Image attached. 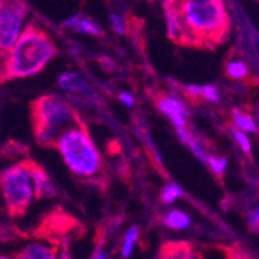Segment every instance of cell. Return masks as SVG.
<instances>
[{"mask_svg": "<svg viewBox=\"0 0 259 259\" xmlns=\"http://www.w3.org/2000/svg\"><path fill=\"white\" fill-rule=\"evenodd\" d=\"M245 222L251 233H259V205H253L251 208H248Z\"/></svg>", "mask_w": 259, "mask_h": 259, "instance_id": "cell-23", "label": "cell"}, {"mask_svg": "<svg viewBox=\"0 0 259 259\" xmlns=\"http://www.w3.org/2000/svg\"><path fill=\"white\" fill-rule=\"evenodd\" d=\"M233 137H234V140H236V143H238V146L241 148V151H242L244 154L250 155V154H251V141H250L248 134L239 131V129H234V131H233Z\"/></svg>", "mask_w": 259, "mask_h": 259, "instance_id": "cell-22", "label": "cell"}, {"mask_svg": "<svg viewBox=\"0 0 259 259\" xmlns=\"http://www.w3.org/2000/svg\"><path fill=\"white\" fill-rule=\"evenodd\" d=\"M161 222L164 227H168L174 231H183V230H188L191 227V216L182 209L172 208L163 214Z\"/></svg>", "mask_w": 259, "mask_h": 259, "instance_id": "cell-13", "label": "cell"}, {"mask_svg": "<svg viewBox=\"0 0 259 259\" xmlns=\"http://www.w3.org/2000/svg\"><path fill=\"white\" fill-rule=\"evenodd\" d=\"M140 238V227L137 225H131L126 231H124V236H123V242H121V257L123 259H129L131 254L135 250V245L138 242Z\"/></svg>", "mask_w": 259, "mask_h": 259, "instance_id": "cell-18", "label": "cell"}, {"mask_svg": "<svg viewBox=\"0 0 259 259\" xmlns=\"http://www.w3.org/2000/svg\"><path fill=\"white\" fill-rule=\"evenodd\" d=\"M186 30V44L214 45L224 40L230 19L222 0H179Z\"/></svg>", "mask_w": 259, "mask_h": 259, "instance_id": "cell-2", "label": "cell"}, {"mask_svg": "<svg viewBox=\"0 0 259 259\" xmlns=\"http://www.w3.org/2000/svg\"><path fill=\"white\" fill-rule=\"evenodd\" d=\"M208 166H209V169L213 171L216 176H222L225 171H227V164H228V161H227V158L225 157H218V155H209L208 157Z\"/></svg>", "mask_w": 259, "mask_h": 259, "instance_id": "cell-21", "label": "cell"}, {"mask_svg": "<svg viewBox=\"0 0 259 259\" xmlns=\"http://www.w3.org/2000/svg\"><path fill=\"white\" fill-rule=\"evenodd\" d=\"M182 196H183V190H182V186L177 185V183H168L161 190V193H160L161 203H164V205L176 203L177 199H180Z\"/></svg>", "mask_w": 259, "mask_h": 259, "instance_id": "cell-20", "label": "cell"}, {"mask_svg": "<svg viewBox=\"0 0 259 259\" xmlns=\"http://www.w3.org/2000/svg\"><path fill=\"white\" fill-rule=\"evenodd\" d=\"M33 123L37 141L45 146H56L67 131L81 124L72 104L58 95L40 97L33 104Z\"/></svg>", "mask_w": 259, "mask_h": 259, "instance_id": "cell-3", "label": "cell"}, {"mask_svg": "<svg viewBox=\"0 0 259 259\" xmlns=\"http://www.w3.org/2000/svg\"><path fill=\"white\" fill-rule=\"evenodd\" d=\"M227 76L234 81H242L248 76V67L244 61L239 59H230L225 67Z\"/></svg>", "mask_w": 259, "mask_h": 259, "instance_id": "cell-19", "label": "cell"}, {"mask_svg": "<svg viewBox=\"0 0 259 259\" xmlns=\"http://www.w3.org/2000/svg\"><path fill=\"white\" fill-rule=\"evenodd\" d=\"M118 100H120L124 106H127V107H134V104H135V100H134V97L131 95L129 92H121L120 95H118Z\"/></svg>", "mask_w": 259, "mask_h": 259, "instance_id": "cell-25", "label": "cell"}, {"mask_svg": "<svg viewBox=\"0 0 259 259\" xmlns=\"http://www.w3.org/2000/svg\"><path fill=\"white\" fill-rule=\"evenodd\" d=\"M0 259H17V257H13V256H2Z\"/></svg>", "mask_w": 259, "mask_h": 259, "instance_id": "cell-27", "label": "cell"}, {"mask_svg": "<svg viewBox=\"0 0 259 259\" xmlns=\"http://www.w3.org/2000/svg\"><path fill=\"white\" fill-rule=\"evenodd\" d=\"M17 259H59V256L55 247L47 242L34 241L27 244L19 251Z\"/></svg>", "mask_w": 259, "mask_h": 259, "instance_id": "cell-9", "label": "cell"}, {"mask_svg": "<svg viewBox=\"0 0 259 259\" xmlns=\"http://www.w3.org/2000/svg\"><path fill=\"white\" fill-rule=\"evenodd\" d=\"M64 27L68 30L78 31V33L90 34V36H103L104 34L100 23H97L95 20H92L85 16H81V14H76V16L65 19Z\"/></svg>", "mask_w": 259, "mask_h": 259, "instance_id": "cell-10", "label": "cell"}, {"mask_svg": "<svg viewBox=\"0 0 259 259\" xmlns=\"http://www.w3.org/2000/svg\"><path fill=\"white\" fill-rule=\"evenodd\" d=\"M58 49L44 30L28 25L14 47L4 55L2 78L20 79L37 75L56 56Z\"/></svg>", "mask_w": 259, "mask_h": 259, "instance_id": "cell-1", "label": "cell"}, {"mask_svg": "<svg viewBox=\"0 0 259 259\" xmlns=\"http://www.w3.org/2000/svg\"><path fill=\"white\" fill-rule=\"evenodd\" d=\"M110 23H112V30L116 34H124L126 33V22L120 14H110Z\"/></svg>", "mask_w": 259, "mask_h": 259, "instance_id": "cell-24", "label": "cell"}, {"mask_svg": "<svg viewBox=\"0 0 259 259\" xmlns=\"http://www.w3.org/2000/svg\"><path fill=\"white\" fill-rule=\"evenodd\" d=\"M257 45H259V36H257Z\"/></svg>", "mask_w": 259, "mask_h": 259, "instance_id": "cell-28", "label": "cell"}, {"mask_svg": "<svg viewBox=\"0 0 259 259\" xmlns=\"http://www.w3.org/2000/svg\"><path fill=\"white\" fill-rule=\"evenodd\" d=\"M56 149L68 171L76 177L93 179L100 174L101 154L82 124L67 131L56 143Z\"/></svg>", "mask_w": 259, "mask_h": 259, "instance_id": "cell-4", "label": "cell"}, {"mask_svg": "<svg viewBox=\"0 0 259 259\" xmlns=\"http://www.w3.org/2000/svg\"><path fill=\"white\" fill-rule=\"evenodd\" d=\"M92 259H109V253L103 248V247H98L93 253V257Z\"/></svg>", "mask_w": 259, "mask_h": 259, "instance_id": "cell-26", "label": "cell"}, {"mask_svg": "<svg viewBox=\"0 0 259 259\" xmlns=\"http://www.w3.org/2000/svg\"><path fill=\"white\" fill-rule=\"evenodd\" d=\"M158 259H205L202 253L186 242H177L163 247Z\"/></svg>", "mask_w": 259, "mask_h": 259, "instance_id": "cell-11", "label": "cell"}, {"mask_svg": "<svg viewBox=\"0 0 259 259\" xmlns=\"http://www.w3.org/2000/svg\"><path fill=\"white\" fill-rule=\"evenodd\" d=\"M186 93L191 98H202V100H206V101H211V103H218L219 98H221L219 90L214 85H211V84H206V85H188Z\"/></svg>", "mask_w": 259, "mask_h": 259, "instance_id": "cell-16", "label": "cell"}, {"mask_svg": "<svg viewBox=\"0 0 259 259\" xmlns=\"http://www.w3.org/2000/svg\"><path fill=\"white\" fill-rule=\"evenodd\" d=\"M33 176H34V182H36L37 197H53L56 194V188H55L52 179L49 177V174L34 163H33Z\"/></svg>", "mask_w": 259, "mask_h": 259, "instance_id": "cell-14", "label": "cell"}, {"mask_svg": "<svg viewBox=\"0 0 259 259\" xmlns=\"http://www.w3.org/2000/svg\"><path fill=\"white\" fill-rule=\"evenodd\" d=\"M157 107L163 115H166L169 121L177 129L186 127V118H188V109L182 100H179L174 95H163L157 101Z\"/></svg>", "mask_w": 259, "mask_h": 259, "instance_id": "cell-7", "label": "cell"}, {"mask_svg": "<svg viewBox=\"0 0 259 259\" xmlns=\"http://www.w3.org/2000/svg\"><path fill=\"white\" fill-rule=\"evenodd\" d=\"M58 85L68 93H78V95H89L92 92L89 82L76 72L62 73L58 79Z\"/></svg>", "mask_w": 259, "mask_h": 259, "instance_id": "cell-12", "label": "cell"}, {"mask_svg": "<svg viewBox=\"0 0 259 259\" xmlns=\"http://www.w3.org/2000/svg\"><path fill=\"white\" fill-rule=\"evenodd\" d=\"M27 7L22 0H2L0 5V50L10 52L27 30Z\"/></svg>", "mask_w": 259, "mask_h": 259, "instance_id": "cell-6", "label": "cell"}, {"mask_svg": "<svg viewBox=\"0 0 259 259\" xmlns=\"http://www.w3.org/2000/svg\"><path fill=\"white\" fill-rule=\"evenodd\" d=\"M177 132V135H179V138L182 140V143H185L186 145V148L190 149L191 152H193V155L197 158V160H200L202 163H208V154H206V151L203 149V146L200 145V141L188 131L186 127L185 129H177L176 131Z\"/></svg>", "mask_w": 259, "mask_h": 259, "instance_id": "cell-15", "label": "cell"}, {"mask_svg": "<svg viewBox=\"0 0 259 259\" xmlns=\"http://www.w3.org/2000/svg\"><path fill=\"white\" fill-rule=\"evenodd\" d=\"M256 2H259V0H256Z\"/></svg>", "mask_w": 259, "mask_h": 259, "instance_id": "cell-29", "label": "cell"}, {"mask_svg": "<svg viewBox=\"0 0 259 259\" xmlns=\"http://www.w3.org/2000/svg\"><path fill=\"white\" fill-rule=\"evenodd\" d=\"M231 121L234 124V127L242 131V132H247V134H251V132H256L257 131V124L256 121L253 120V116L244 110H239V109H234L231 112Z\"/></svg>", "mask_w": 259, "mask_h": 259, "instance_id": "cell-17", "label": "cell"}, {"mask_svg": "<svg viewBox=\"0 0 259 259\" xmlns=\"http://www.w3.org/2000/svg\"><path fill=\"white\" fill-rule=\"evenodd\" d=\"M2 196L11 216H20L25 213L33 199L37 196L33 163H16L4 171Z\"/></svg>", "mask_w": 259, "mask_h": 259, "instance_id": "cell-5", "label": "cell"}, {"mask_svg": "<svg viewBox=\"0 0 259 259\" xmlns=\"http://www.w3.org/2000/svg\"><path fill=\"white\" fill-rule=\"evenodd\" d=\"M164 17H166V31L169 39L180 44H186V30L179 8V0H166Z\"/></svg>", "mask_w": 259, "mask_h": 259, "instance_id": "cell-8", "label": "cell"}]
</instances>
